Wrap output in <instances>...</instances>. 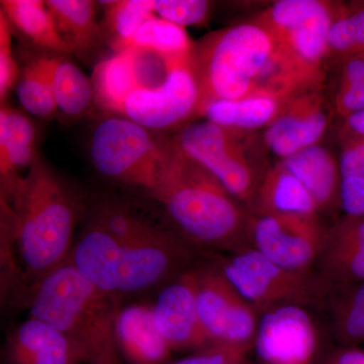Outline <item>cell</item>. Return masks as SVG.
Returning a JSON list of instances; mask_svg holds the SVG:
<instances>
[{
	"mask_svg": "<svg viewBox=\"0 0 364 364\" xmlns=\"http://www.w3.org/2000/svg\"><path fill=\"white\" fill-rule=\"evenodd\" d=\"M253 348L262 364H315L317 325L306 306H274L261 313Z\"/></svg>",
	"mask_w": 364,
	"mask_h": 364,
	"instance_id": "4fadbf2b",
	"label": "cell"
},
{
	"mask_svg": "<svg viewBox=\"0 0 364 364\" xmlns=\"http://www.w3.org/2000/svg\"><path fill=\"white\" fill-rule=\"evenodd\" d=\"M11 23L4 14L0 13V100L4 104L9 91L18 77V67L11 47Z\"/></svg>",
	"mask_w": 364,
	"mask_h": 364,
	"instance_id": "1f68e13d",
	"label": "cell"
},
{
	"mask_svg": "<svg viewBox=\"0 0 364 364\" xmlns=\"http://www.w3.org/2000/svg\"><path fill=\"white\" fill-rule=\"evenodd\" d=\"M172 140L124 117L111 116L95 126L90 136L91 162L100 176L117 188L148 196L156 188Z\"/></svg>",
	"mask_w": 364,
	"mask_h": 364,
	"instance_id": "52a82bcc",
	"label": "cell"
},
{
	"mask_svg": "<svg viewBox=\"0 0 364 364\" xmlns=\"http://www.w3.org/2000/svg\"><path fill=\"white\" fill-rule=\"evenodd\" d=\"M217 256L193 269L198 314L213 347L245 356L254 347L261 313L230 284Z\"/></svg>",
	"mask_w": 364,
	"mask_h": 364,
	"instance_id": "30bf717a",
	"label": "cell"
},
{
	"mask_svg": "<svg viewBox=\"0 0 364 364\" xmlns=\"http://www.w3.org/2000/svg\"><path fill=\"white\" fill-rule=\"evenodd\" d=\"M328 57L341 61L364 57V6L351 11L336 6L328 36Z\"/></svg>",
	"mask_w": 364,
	"mask_h": 364,
	"instance_id": "83f0119b",
	"label": "cell"
},
{
	"mask_svg": "<svg viewBox=\"0 0 364 364\" xmlns=\"http://www.w3.org/2000/svg\"><path fill=\"white\" fill-rule=\"evenodd\" d=\"M193 269L160 287L152 301L155 323L172 352L213 347L198 314Z\"/></svg>",
	"mask_w": 364,
	"mask_h": 364,
	"instance_id": "5bb4252c",
	"label": "cell"
},
{
	"mask_svg": "<svg viewBox=\"0 0 364 364\" xmlns=\"http://www.w3.org/2000/svg\"><path fill=\"white\" fill-rule=\"evenodd\" d=\"M322 277L337 286L364 282V218L345 215L329 230L318 258Z\"/></svg>",
	"mask_w": 364,
	"mask_h": 364,
	"instance_id": "ac0fdd59",
	"label": "cell"
},
{
	"mask_svg": "<svg viewBox=\"0 0 364 364\" xmlns=\"http://www.w3.org/2000/svg\"><path fill=\"white\" fill-rule=\"evenodd\" d=\"M16 95L21 107L33 117L48 119L58 112L49 79L38 59L23 72Z\"/></svg>",
	"mask_w": 364,
	"mask_h": 364,
	"instance_id": "f1b7e54d",
	"label": "cell"
},
{
	"mask_svg": "<svg viewBox=\"0 0 364 364\" xmlns=\"http://www.w3.org/2000/svg\"><path fill=\"white\" fill-rule=\"evenodd\" d=\"M251 213L318 217L321 214L317 203L305 186L279 162L265 171Z\"/></svg>",
	"mask_w": 364,
	"mask_h": 364,
	"instance_id": "44dd1931",
	"label": "cell"
},
{
	"mask_svg": "<svg viewBox=\"0 0 364 364\" xmlns=\"http://www.w3.org/2000/svg\"><path fill=\"white\" fill-rule=\"evenodd\" d=\"M155 14L181 26L200 25L208 18L210 4L205 0H153Z\"/></svg>",
	"mask_w": 364,
	"mask_h": 364,
	"instance_id": "4dcf8cb0",
	"label": "cell"
},
{
	"mask_svg": "<svg viewBox=\"0 0 364 364\" xmlns=\"http://www.w3.org/2000/svg\"><path fill=\"white\" fill-rule=\"evenodd\" d=\"M331 117L322 86L308 88L287 100L279 116L265 129L263 142L273 154L284 159L318 145Z\"/></svg>",
	"mask_w": 364,
	"mask_h": 364,
	"instance_id": "9a60e30c",
	"label": "cell"
},
{
	"mask_svg": "<svg viewBox=\"0 0 364 364\" xmlns=\"http://www.w3.org/2000/svg\"><path fill=\"white\" fill-rule=\"evenodd\" d=\"M334 109L343 119L364 112V81L350 87L337 90Z\"/></svg>",
	"mask_w": 364,
	"mask_h": 364,
	"instance_id": "d590c367",
	"label": "cell"
},
{
	"mask_svg": "<svg viewBox=\"0 0 364 364\" xmlns=\"http://www.w3.org/2000/svg\"><path fill=\"white\" fill-rule=\"evenodd\" d=\"M339 200L346 215L364 218V177L342 178Z\"/></svg>",
	"mask_w": 364,
	"mask_h": 364,
	"instance_id": "836d02e7",
	"label": "cell"
},
{
	"mask_svg": "<svg viewBox=\"0 0 364 364\" xmlns=\"http://www.w3.org/2000/svg\"><path fill=\"white\" fill-rule=\"evenodd\" d=\"M167 364H247L244 355L237 352L228 350L219 347L205 349V350L195 352L191 355L170 361Z\"/></svg>",
	"mask_w": 364,
	"mask_h": 364,
	"instance_id": "e575fe53",
	"label": "cell"
},
{
	"mask_svg": "<svg viewBox=\"0 0 364 364\" xmlns=\"http://www.w3.org/2000/svg\"><path fill=\"white\" fill-rule=\"evenodd\" d=\"M38 60L49 79L58 112L70 119L82 117L95 100L91 80L77 65L63 57Z\"/></svg>",
	"mask_w": 364,
	"mask_h": 364,
	"instance_id": "603a6c76",
	"label": "cell"
},
{
	"mask_svg": "<svg viewBox=\"0 0 364 364\" xmlns=\"http://www.w3.org/2000/svg\"><path fill=\"white\" fill-rule=\"evenodd\" d=\"M4 356L7 364H86L63 333L33 317L7 335Z\"/></svg>",
	"mask_w": 364,
	"mask_h": 364,
	"instance_id": "e0dca14e",
	"label": "cell"
},
{
	"mask_svg": "<svg viewBox=\"0 0 364 364\" xmlns=\"http://www.w3.org/2000/svg\"><path fill=\"white\" fill-rule=\"evenodd\" d=\"M91 82L102 109L151 131L167 130L198 114L193 60L127 48L98 63Z\"/></svg>",
	"mask_w": 364,
	"mask_h": 364,
	"instance_id": "3957f363",
	"label": "cell"
},
{
	"mask_svg": "<svg viewBox=\"0 0 364 364\" xmlns=\"http://www.w3.org/2000/svg\"><path fill=\"white\" fill-rule=\"evenodd\" d=\"M217 261L230 284L260 313L279 306L315 305L329 289L324 277L287 269L251 247L218 255Z\"/></svg>",
	"mask_w": 364,
	"mask_h": 364,
	"instance_id": "9c48e42d",
	"label": "cell"
},
{
	"mask_svg": "<svg viewBox=\"0 0 364 364\" xmlns=\"http://www.w3.org/2000/svg\"><path fill=\"white\" fill-rule=\"evenodd\" d=\"M1 11L11 26H16L33 44L56 53H70L65 40L45 1L39 0H2Z\"/></svg>",
	"mask_w": 364,
	"mask_h": 364,
	"instance_id": "cb8c5ba5",
	"label": "cell"
},
{
	"mask_svg": "<svg viewBox=\"0 0 364 364\" xmlns=\"http://www.w3.org/2000/svg\"><path fill=\"white\" fill-rule=\"evenodd\" d=\"M76 364H78V363H76Z\"/></svg>",
	"mask_w": 364,
	"mask_h": 364,
	"instance_id": "f35d334b",
	"label": "cell"
},
{
	"mask_svg": "<svg viewBox=\"0 0 364 364\" xmlns=\"http://www.w3.org/2000/svg\"><path fill=\"white\" fill-rule=\"evenodd\" d=\"M119 354L124 363L167 364L172 352L158 330L152 301L124 303L114 327Z\"/></svg>",
	"mask_w": 364,
	"mask_h": 364,
	"instance_id": "2e32d148",
	"label": "cell"
},
{
	"mask_svg": "<svg viewBox=\"0 0 364 364\" xmlns=\"http://www.w3.org/2000/svg\"><path fill=\"white\" fill-rule=\"evenodd\" d=\"M333 304V325L342 346L358 347L364 342V282L338 286Z\"/></svg>",
	"mask_w": 364,
	"mask_h": 364,
	"instance_id": "4316f807",
	"label": "cell"
},
{
	"mask_svg": "<svg viewBox=\"0 0 364 364\" xmlns=\"http://www.w3.org/2000/svg\"><path fill=\"white\" fill-rule=\"evenodd\" d=\"M46 6L71 52H85L97 37L95 2L88 0H48Z\"/></svg>",
	"mask_w": 364,
	"mask_h": 364,
	"instance_id": "d4e9b609",
	"label": "cell"
},
{
	"mask_svg": "<svg viewBox=\"0 0 364 364\" xmlns=\"http://www.w3.org/2000/svg\"><path fill=\"white\" fill-rule=\"evenodd\" d=\"M11 195L20 270L14 299L25 305L33 287L68 260L88 198L40 157Z\"/></svg>",
	"mask_w": 364,
	"mask_h": 364,
	"instance_id": "277c9868",
	"label": "cell"
},
{
	"mask_svg": "<svg viewBox=\"0 0 364 364\" xmlns=\"http://www.w3.org/2000/svg\"><path fill=\"white\" fill-rule=\"evenodd\" d=\"M127 48L149 50L174 60H193L195 45L191 44L183 26L161 18H150L130 40L117 47L119 51Z\"/></svg>",
	"mask_w": 364,
	"mask_h": 364,
	"instance_id": "484cf974",
	"label": "cell"
},
{
	"mask_svg": "<svg viewBox=\"0 0 364 364\" xmlns=\"http://www.w3.org/2000/svg\"><path fill=\"white\" fill-rule=\"evenodd\" d=\"M322 364H364V349L341 346Z\"/></svg>",
	"mask_w": 364,
	"mask_h": 364,
	"instance_id": "8d00e7d4",
	"label": "cell"
},
{
	"mask_svg": "<svg viewBox=\"0 0 364 364\" xmlns=\"http://www.w3.org/2000/svg\"><path fill=\"white\" fill-rule=\"evenodd\" d=\"M123 304L65 262L33 287L25 306L30 317L63 333L83 354L86 364H124L114 335Z\"/></svg>",
	"mask_w": 364,
	"mask_h": 364,
	"instance_id": "8992f818",
	"label": "cell"
},
{
	"mask_svg": "<svg viewBox=\"0 0 364 364\" xmlns=\"http://www.w3.org/2000/svg\"><path fill=\"white\" fill-rule=\"evenodd\" d=\"M193 67L200 88L198 114L217 100H289L322 86L311 80L270 31L256 21L205 36L195 45Z\"/></svg>",
	"mask_w": 364,
	"mask_h": 364,
	"instance_id": "7a4b0ae2",
	"label": "cell"
},
{
	"mask_svg": "<svg viewBox=\"0 0 364 364\" xmlns=\"http://www.w3.org/2000/svg\"><path fill=\"white\" fill-rule=\"evenodd\" d=\"M336 6L322 0H280L255 21L270 31L311 80L322 85Z\"/></svg>",
	"mask_w": 364,
	"mask_h": 364,
	"instance_id": "8fae6325",
	"label": "cell"
},
{
	"mask_svg": "<svg viewBox=\"0 0 364 364\" xmlns=\"http://www.w3.org/2000/svg\"><path fill=\"white\" fill-rule=\"evenodd\" d=\"M327 236L318 215L250 213L247 240L251 248L280 267L311 272Z\"/></svg>",
	"mask_w": 364,
	"mask_h": 364,
	"instance_id": "7c38bea8",
	"label": "cell"
},
{
	"mask_svg": "<svg viewBox=\"0 0 364 364\" xmlns=\"http://www.w3.org/2000/svg\"><path fill=\"white\" fill-rule=\"evenodd\" d=\"M342 131L353 134V135L364 136V112L345 117Z\"/></svg>",
	"mask_w": 364,
	"mask_h": 364,
	"instance_id": "74e56055",
	"label": "cell"
},
{
	"mask_svg": "<svg viewBox=\"0 0 364 364\" xmlns=\"http://www.w3.org/2000/svg\"><path fill=\"white\" fill-rule=\"evenodd\" d=\"M341 153L340 172L344 177H364V136L342 131L340 133Z\"/></svg>",
	"mask_w": 364,
	"mask_h": 364,
	"instance_id": "d6a6232c",
	"label": "cell"
},
{
	"mask_svg": "<svg viewBox=\"0 0 364 364\" xmlns=\"http://www.w3.org/2000/svg\"><path fill=\"white\" fill-rule=\"evenodd\" d=\"M36 129L28 117L16 109L0 111V172L9 191L20 181L18 170L32 166L37 159Z\"/></svg>",
	"mask_w": 364,
	"mask_h": 364,
	"instance_id": "ffe728a7",
	"label": "cell"
},
{
	"mask_svg": "<svg viewBox=\"0 0 364 364\" xmlns=\"http://www.w3.org/2000/svg\"><path fill=\"white\" fill-rule=\"evenodd\" d=\"M287 100L274 97L217 100L205 105L198 116L233 130L252 132L267 129L279 116Z\"/></svg>",
	"mask_w": 364,
	"mask_h": 364,
	"instance_id": "7402d4cb",
	"label": "cell"
},
{
	"mask_svg": "<svg viewBox=\"0 0 364 364\" xmlns=\"http://www.w3.org/2000/svg\"><path fill=\"white\" fill-rule=\"evenodd\" d=\"M87 212L112 242L119 259L117 298L155 294L210 258L188 243L152 198L122 189L88 198Z\"/></svg>",
	"mask_w": 364,
	"mask_h": 364,
	"instance_id": "6da1fadb",
	"label": "cell"
},
{
	"mask_svg": "<svg viewBox=\"0 0 364 364\" xmlns=\"http://www.w3.org/2000/svg\"><path fill=\"white\" fill-rule=\"evenodd\" d=\"M279 163L305 186L320 213L334 207L335 203L340 205L341 172L339 160L331 151L318 144L279 160Z\"/></svg>",
	"mask_w": 364,
	"mask_h": 364,
	"instance_id": "d6986e66",
	"label": "cell"
},
{
	"mask_svg": "<svg viewBox=\"0 0 364 364\" xmlns=\"http://www.w3.org/2000/svg\"><path fill=\"white\" fill-rule=\"evenodd\" d=\"M107 4V21L117 39V46L130 40L150 18H154L153 0H123Z\"/></svg>",
	"mask_w": 364,
	"mask_h": 364,
	"instance_id": "f546056e",
	"label": "cell"
},
{
	"mask_svg": "<svg viewBox=\"0 0 364 364\" xmlns=\"http://www.w3.org/2000/svg\"><path fill=\"white\" fill-rule=\"evenodd\" d=\"M148 198L198 250L235 253L247 248V208L210 172L184 155L173 140L156 188Z\"/></svg>",
	"mask_w": 364,
	"mask_h": 364,
	"instance_id": "5b68a950",
	"label": "cell"
},
{
	"mask_svg": "<svg viewBox=\"0 0 364 364\" xmlns=\"http://www.w3.org/2000/svg\"><path fill=\"white\" fill-rule=\"evenodd\" d=\"M249 132L233 130L210 121L186 124L173 142L191 160L213 174L252 212L261 179L267 170L251 158Z\"/></svg>",
	"mask_w": 364,
	"mask_h": 364,
	"instance_id": "ba28073f",
	"label": "cell"
}]
</instances>
